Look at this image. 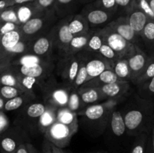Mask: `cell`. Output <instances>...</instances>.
Segmentation results:
<instances>
[{
    "label": "cell",
    "mask_w": 154,
    "mask_h": 153,
    "mask_svg": "<svg viewBox=\"0 0 154 153\" xmlns=\"http://www.w3.org/2000/svg\"><path fill=\"white\" fill-rule=\"evenodd\" d=\"M126 16L132 29L141 37L143 29L149 20L147 15L138 8L132 6Z\"/></svg>",
    "instance_id": "e0dca14e"
},
{
    "label": "cell",
    "mask_w": 154,
    "mask_h": 153,
    "mask_svg": "<svg viewBox=\"0 0 154 153\" xmlns=\"http://www.w3.org/2000/svg\"><path fill=\"white\" fill-rule=\"evenodd\" d=\"M83 106H84V105H83L81 98H80L78 90L72 88L70 92H69V101H68L66 108L77 113L81 108H83Z\"/></svg>",
    "instance_id": "f35d334b"
},
{
    "label": "cell",
    "mask_w": 154,
    "mask_h": 153,
    "mask_svg": "<svg viewBox=\"0 0 154 153\" xmlns=\"http://www.w3.org/2000/svg\"><path fill=\"white\" fill-rule=\"evenodd\" d=\"M5 101L6 100H4V99L0 96V110H4V105Z\"/></svg>",
    "instance_id": "91938a15"
},
{
    "label": "cell",
    "mask_w": 154,
    "mask_h": 153,
    "mask_svg": "<svg viewBox=\"0 0 154 153\" xmlns=\"http://www.w3.org/2000/svg\"><path fill=\"white\" fill-rule=\"evenodd\" d=\"M13 22V23L21 26L17 19L14 5L6 8L0 12V22Z\"/></svg>",
    "instance_id": "60d3db41"
},
{
    "label": "cell",
    "mask_w": 154,
    "mask_h": 153,
    "mask_svg": "<svg viewBox=\"0 0 154 153\" xmlns=\"http://www.w3.org/2000/svg\"><path fill=\"white\" fill-rule=\"evenodd\" d=\"M107 26L109 27L111 30L117 32L120 36H122L129 43L132 44L135 46L141 48L142 50L145 52L142 39L130 26L129 23L128 22L126 15L119 16V17L113 20L107 25Z\"/></svg>",
    "instance_id": "9c48e42d"
},
{
    "label": "cell",
    "mask_w": 154,
    "mask_h": 153,
    "mask_svg": "<svg viewBox=\"0 0 154 153\" xmlns=\"http://www.w3.org/2000/svg\"><path fill=\"white\" fill-rule=\"evenodd\" d=\"M150 134L144 132L135 136L136 139L134 142L131 153H145Z\"/></svg>",
    "instance_id": "74e56055"
},
{
    "label": "cell",
    "mask_w": 154,
    "mask_h": 153,
    "mask_svg": "<svg viewBox=\"0 0 154 153\" xmlns=\"http://www.w3.org/2000/svg\"><path fill=\"white\" fill-rule=\"evenodd\" d=\"M15 10L17 12V19L19 20V22L20 25L25 23L26 21L31 19L36 14L42 11H39L35 5L33 4L32 2L24 3V4H16L14 5Z\"/></svg>",
    "instance_id": "d4e9b609"
},
{
    "label": "cell",
    "mask_w": 154,
    "mask_h": 153,
    "mask_svg": "<svg viewBox=\"0 0 154 153\" xmlns=\"http://www.w3.org/2000/svg\"><path fill=\"white\" fill-rule=\"evenodd\" d=\"M81 14L86 18L90 27H99L105 24L107 26L113 20V17L115 15L112 12L95 7L91 3L87 4Z\"/></svg>",
    "instance_id": "30bf717a"
},
{
    "label": "cell",
    "mask_w": 154,
    "mask_h": 153,
    "mask_svg": "<svg viewBox=\"0 0 154 153\" xmlns=\"http://www.w3.org/2000/svg\"><path fill=\"white\" fill-rule=\"evenodd\" d=\"M81 57L78 52L76 55H69L57 58L55 69L62 83L72 87L79 69Z\"/></svg>",
    "instance_id": "277c9868"
},
{
    "label": "cell",
    "mask_w": 154,
    "mask_h": 153,
    "mask_svg": "<svg viewBox=\"0 0 154 153\" xmlns=\"http://www.w3.org/2000/svg\"><path fill=\"white\" fill-rule=\"evenodd\" d=\"M137 86L138 87V96L154 103V76Z\"/></svg>",
    "instance_id": "e575fe53"
},
{
    "label": "cell",
    "mask_w": 154,
    "mask_h": 153,
    "mask_svg": "<svg viewBox=\"0 0 154 153\" xmlns=\"http://www.w3.org/2000/svg\"><path fill=\"white\" fill-rule=\"evenodd\" d=\"M150 140H151V146H152V150H153V153H154V124L152 128V130L150 134Z\"/></svg>",
    "instance_id": "6f0895ef"
},
{
    "label": "cell",
    "mask_w": 154,
    "mask_h": 153,
    "mask_svg": "<svg viewBox=\"0 0 154 153\" xmlns=\"http://www.w3.org/2000/svg\"><path fill=\"white\" fill-rule=\"evenodd\" d=\"M12 3H13V5H16V4H24V3H28V2H32L34 0H11Z\"/></svg>",
    "instance_id": "11a10c76"
},
{
    "label": "cell",
    "mask_w": 154,
    "mask_h": 153,
    "mask_svg": "<svg viewBox=\"0 0 154 153\" xmlns=\"http://www.w3.org/2000/svg\"><path fill=\"white\" fill-rule=\"evenodd\" d=\"M0 85L17 87V88H20V89H22L23 91L27 92L21 86V84L20 83L16 75L12 73L11 71H10V70H7V69L2 70L0 72Z\"/></svg>",
    "instance_id": "d590c367"
},
{
    "label": "cell",
    "mask_w": 154,
    "mask_h": 153,
    "mask_svg": "<svg viewBox=\"0 0 154 153\" xmlns=\"http://www.w3.org/2000/svg\"><path fill=\"white\" fill-rule=\"evenodd\" d=\"M141 37L145 52L149 56L153 55L154 54V20H148Z\"/></svg>",
    "instance_id": "603a6c76"
},
{
    "label": "cell",
    "mask_w": 154,
    "mask_h": 153,
    "mask_svg": "<svg viewBox=\"0 0 154 153\" xmlns=\"http://www.w3.org/2000/svg\"><path fill=\"white\" fill-rule=\"evenodd\" d=\"M81 112L89 121L99 122L107 116L108 107L105 104H93L84 108Z\"/></svg>",
    "instance_id": "44dd1931"
},
{
    "label": "cell",
    "mask_w": 154,
    "mask_h": 153,
    "mask_svg": "<svg viewBox=\"0 0 154 153\" xmlns=\"http://www.w3.org/2000/svg\"><path fill=\"white\" fill-rule=\"evenodd\" d=\"M78 90L83 105L96 104L99 100L108 99L97 87L92 86H81Z\"/></svg>",
    "instance_id": "ac0fdd59"
},
{
    "label": "cell",
    "mask_w": 154,
    "mask_h": 153,
    "mask_svg": "<svg viewBox=\"0 0 154 153\" xmlns=\"http://www.w3.org/2000/svg\"><path fill=\"white\" fill-rule=\"evenodd\" d=\"M57 121L76 130L78 129V114L66 107L57 109Z\"/></svg>",
    "instance_id": "4316f807"
},
{
    "label": "cell",
    "mask_w": 154,
    "mask_h": 153,
    "mask_svg": "<svg viewBox=\"0 0 154 153\" xmlns=\"http://www.w3.org/2000/svg\"><path fill=\"white\" fill-rule=\"evenodd\" d=\"M29 40L22 39L16 46L7 49L0 48V72L9 66L10 63L18 56L29 53Z\"/></svg>",
    "instance_id": "4fadbf2b"
},
{
    "label": "cell",
    "mask_w": 154,
    "mask_h": 153,
    "mask_svg": "<svg viewBox=\"0 0 154 153\" xmlns=\"http://www.w3.org/2000/svg\"><path fill=\"white\" fill-rule=\"evenodd\" d=\"M112 70L117 76L122 80L130 81L131 71L127 59H119L113 64Z\"/></svg>",
    "instance_id": "836d02e7"
},
{
    "label": "cell",
    "mask_w": 154,
    "mask_h": 153,
    "mask_svg": "<svg viewBox=\"0 0 154 153\" xmlns=\"http://www.w3.org/2000/svg\"><path fill=\"white\" fill-rule=\"evenodd\" d=\"M100 29L103 34L104 43L108 44L117 54L120 59H126L136 49L137 46L129 43L107 26Z\"/></svg>",
    "instance_id": "5b68a950"
},
{
    "label": "cell",
    "mask_w": 154,
    "mask_h": 153,
    "mask_svg": "<svg viewBox=\"0 0 154 153\" xmlns=\"http://www.w3.org/2000/svg\"><path fill=\"white\" fill-rule=\"evenodd\" d=\"M26 92H28L20 89L17 87L0 85V96L5 100L17 97L18 95H20V94Z\"/></svg>",
    "instance_id": "b9f144b4"
},
{
    "label": "cell",
    "mask_w": 154,
    "mask_h": 153,
    "mask_svg": "<svg viewBox=\"0 0 154 153\" xmlns=\"http://www.w3.org/2000/svg\"><path fill=\"white\" fill-rule=\"evenodd\" d=\"M104 44L103 34L100 28L96 30H90V34L88 42L84 50L89 52L97 53L98 51Z\"/></svg>",
    "instance_id": "f546056e"
},
{
    "label": "cell",
    "mask_w": 154,
    "mask_h": 153,
    "mask_svg": "<svg viewBox=\"0 0 154 153\" xmlns=\"http://www.w3.org/2000/svg\"><path fill=\"white\" fill-rule=\"evenodd\" d=\"M90 34V32L87 33V34L73 36L72 40L69 43V47H68L67 52H66V56L76 55L78 52L84 50L87 44Z\"/></svg>",
    "instance_id": "83f0119b"
},
{
    "label": "cell",
    "mask_w": 154,
    "mask_h": 153,
    "mask_svg": "<svg viewBox=\"0 0 154 153\" xmlns=\"http://www.w3.org/2000/svg\"><path fill=\"white\" fill-rule=\"evenodd\" d=\"M52 150H53V153H65V152L63 151L61 148L57 147L56 146L53 145V144H52Z\"/></svg>",
    "instance_id": "680465c9"
},
{
    "label": "cell",
    "mask_w": 154,
    "mask_h": 153,
    "mask_svg": "<svg viewBox=\"0 0 154 153\" xmlns=\"http://www.w3.org/2000/svg\"><path fill=\"white\" fill-rule=\"evenodd\" d=\"M10 153H28V150H27L26 146V143H23L20 145L14 152Z\"/></svg>",
    "instance_id": "f5cc1de1"
},
{
    "label": "cell",
    "mask_w": 154,
    "mask_h": 153,
    "mask_svg": "<svg viewBox=\"0 0 154 153\" xmlns=\"http://www.w3.org/2000/svg\"><path fill=\"white\" fill-rule=\"evenodd\" d=\"M134 0H116L118 10H122L127 14L132 8Z\"/></svg>",
    "instance_id": "c3c4849f"
},
{
    "label": "cell",
    "mask_w": 154,
    "mask_h": 153,
    "mask_svg": "<svg viewBox=\"0 0 154 153\" xmlns=\"http://www.w3.org/2000/svg\"><path fill=\"white\" fill-rule=\"evenodd\" d=\"M154 76V54L150 56V58L141 76L138 78L135 85L139 86Z\"/></svg>",
    "instance_id": "ab89813d"
},
{
    "label": "cell",
    "mask_w": 154,
    "mask_h": 153,
    "mask_svg": "<svg viewBox=\"0 0 154 153\" xmlns=\"http://www.w3.org/2000/svg\"><path fill=\"white\" fill-rule=\"evenodd\" d=\"M94 0H80V2L81 3H87V2H93Z\"/></svg>",
    "instance_id": "6125c7cd"
},
{
    "label": "cell",
    "mask_w": 154,
    "mask_h": 153,
    "mask_svg": "<svg viewBox=\"0 0 154 153\" xmlns=\"http://www.w3.org/2000/svg\"><path fill=\"white\" fill-rule=\"evenodd\" d=\"M46 110V104L42 102H30L23 107V113L27 119L38 121L41 116Z\"/></svg>",
    "instance_id": "f1b7e54d"
},
{
    "label": "cell",
    "mask_w": 154,
    "mask_h": 153,
    "mask_svg": "<svg viewBox=\"0 0 154 153\" xmlns=\"http://www.w3.org/2000/svg\"><path fill=\"white\" fill-rule=\"evenodd\" d=\"M85 52H87V54L84 55L83 51H81L84 57V59H85V66L87 74V82L97 77L106 69H112L111 64L107 60L102 58L100 55L96 53L97 55H93L92 56H89L87 51Z\"/></svg>",
    "instance_id": "5bb4252c"
},
{
    "label": "cell",
    "mask_w": 154,
    "mask_h": 153,
    "mask_svg": "<svg viewBox=\"0 0 154 153\" xmlns=\"http://www.w3.org/2000/svg\"><path fill=\"white\" fill-rule=\"evenodd\" d=\"M149 58L150 56L138 46L135 50L126 58L131 71L130 82L134 84L135 83L138 78L144 71Z\"/></svg>",
    "instance_id": "7c38bea8"
},
{
    "label": "cell",
    "mask_w": 154,
    "mask_h": 153,
    "mask_svg": "<svg viewBox=\"0 0 154 153\" xmlns=\"http://www.w3.org/2000/svg\"><path fill=\"white\" fill-rule=\"evenodd\" d=\"M145 153H153V150H152V146H151V140H150V136H149L148 141H147V148H146Z\"/></svg>",
    "instance_id": "9f6ffc18"
},
{
    "label": "cell",
    "mask_w": 154,
    "mask_h": 153,
    "mask_svg": "<svg viewBox=\"0 0 154 153\" xmlns=\"http://www.w3.org/2000/svg\"><path fill=\"white\" fill-rule=\"evenodd\" d=\"M29 53L43 58L54 59L53 56V38L51 29L46 34H42L30 41Z\"/></svg>",
    "instance_id": "8fae6325"
},
{
    "label": "cell",
    "mask_w": 154,
    "mask_h": 153,
    "mask_svg": "<svg viewBox=\"0 0 154 153\" xmlns=\"http://www.w3.org/2000/svg\"><path fill=\"white\" fill-rule=\"evenodd\" d=\"M111 128L114 134L121 136L126 132L124 118L120 111H114L111 115Z\"/></svg>",
    "instance_id": "1f68e13d"
},
{
    "label": "cell",
    "mask_w": 154,
    "mask_h": 153,
    "mask_svg": "<svg viewBox=\"0 0 154 153\" xmlns=\"http://www.w3.org/2000/svg\"><path fill=\"white\" fill-rule=\"evenodd\" d=\"M69 17L70 15L63 17L51 28L54 58V56H57V59L66 56L69 43L73 38V34L69 28Z\"/></svg>",
    "instance_id": "3957f363"
},
{
    "label": "cell",
    "mask_w": 154,
    "mask_h": 153,
    "mask_svg": "<svg viewBox=\"0 0 154 153\" xmlns=\"http://www.w3.org/2000/svg\"><path fill=\"white\" fill-rule=\"evenodd\" d=\"M97 53L99 54V55H100L102 58H105V60H107V61L111 64V67H112L113 64H114L115 62H117V60L120 59V58H119V56H117V54L105 43H104L103 44H102V46H101V48L99 49V50L98 51Z\"/></svg>",
    "instance_id": "7bdbcfd3"
},
{
    "label": "cell",
    "mask_w": 154,
    "mask_h": 153,
    "mask_svg": "<svg viewBox=\"0 0 154 153\" xmlns=\"http://www.w3.org/2000/svg\"><path fill=\"white\" fill-rule=\"evenodd\" d=\"M57 18L54 9L38 13L20 26V30L23 38L31 41L48 33L54 26Z\"/></svg>",
    "instance_id": "7a4b0ae2"
},
{
    "label": "cell",
    "mask_w": 154,
    "mask_h": 153,
    "mask_svg": "<svg viewBox=\"0 0 154 153\" xmlns=\"http://www.w3.org/2000/svg\"><path fill=\"white\" fill-rule=\"evenodd\" d=\"M80 0H56L54 10L57 17L71 15V11L76 7Z\"/></svg>",
    "instance_id": "4dcf8cb0"
},
{
    "label": "cell",
    "mask_w": 154,
    "mask_h": 153,
    "mask_svg": "<svg viewBox=\"0 0 154 153\" xmlns=\"http://www.w3.org/2000/svg\"><path fill=\"white\" fill-rule=\"evenodd\" d=\"M22 39L23 38L20 29L9 32L2 35L0 48L7 49V48L13 47L16 46Z\"/></svg>",
    "instance_id": "d6a6232c"
},
{
    "label": "cell",
    "mask_w": 154,
    "mask_h": 153,
    "mask_svg": "<svg viewBox=\"0 0 154 153\" xmlns=\"http://www.w3.org/2000/svg\"><path fill=\"white\" fill-rule=\"evenodd\" d=\"M58 108L46 104V110L38 121V128L43 134L57 121V111Z\"/></svg>",
    "instance_id": "ffe728a7"
},
{
    "label": "cell",
    "mask_w": 154,
    "mask_h": 153,
    "mask_svg": "<svg viewBox=\"0 0 154 153\" xmlns=\"http://www.w3.org/2000/svg\"><path fill=\"white\" fill-rule=\"evenodd\" d=\"M35 98V94L31 92H26L23 94L7 100L4 105V110L13 111L15 110L24 107L26 105L32 101Z\"/></svg>",
    "instance_id": "cb8c5ba5"
},
{
    "label": "cell",
    "mask_w": 154,
    "mask_h": 153,
    "mask_svg": "<svg viewBox=\"0 0 154 153\" xmlns=\"http://www.w3.org/2000/svg\"><path fill=\"white\" fill-rule=\"evenodd\" d=\"M79 53L81 55V60L77 76L72 86V88H74V89H78L79 88H81L87 80V74L85 66V59H84V57L83 56L82 52H80Z\"/></svg>",
    "instance_id": "8d00e7d4"
},
{
    "label": "cell",
    "mask_w": 154,
    "mask_h": 153,
    "mask_svg": "<svg viewBox=\"0 0 154 153\" xmlns=\"http://www.w3.org/2000/svg\"><path fill=\"white\" fill-rule=\"evenodd\" d=\"M118 76L116 75L112 69H106L104 70L101 74H99L97 77L87 81L82 86H92L96 87L98 86L102 85V84H108L117 82L121 81Z\"/></svg>",
    "instance_id": "484cf974"
},
{
    "label": "cell",
    "mask_w": 154,
    "mask_h": 153,
    "mask_svg": "<svg viewBox=\"0 0 154 153\" xmlns=\"http://www.w3.org/2000/svg\"><path fill=\"white\" fill-rule=\"evenodd\" d=\"M132 6H135V7L138 8V9L142 10L147 15L149 20H154V13L152 9L150 8L147 0H134Z\"/></svg>",
    "instance_id": "f6af8a7d"
},
{
    "label": "cell",
    "mask_w": 154,
    "mask_h": 153,
    "mask_svg": "<svg viewBox=\"0 0 154 153\" xmlns=\"http://www.w3.org/2000/svg\"><path fill=\"white\" fill-rule=\"evenodd\" d=\"M96 87L107 98H116L127 94L130 84L129 81L121 80L113 83L102 84Z\"/></svg>",
    "instance_id": "2e32d148"
},
{
    "label": "cell",
    "mask_w": 154,
    "mask_h": 153,
    "mask_svg": "<svg viewBox=\"0 0 154 153\" xmlns=\"http://www.w3.org/2000/svg\"><path fill=\"white\" fill-rule=\"evenodd\" d=\"M5 69L14 74L32 76L44 81H50L52 80V75L55 69V63L54 62H51L32 66H8Z\"/></svg>",
    "instance_id": "8992f818"
},
{
    "label": "cell",
    "mask_w": 154,
    "mask_h": 153,
    "mask_svg": "<svg viewBox=\"0 0 154 153\" xmlns=\"http://www.w3.org/2000/svg\"><path fill=\"white\" fill-rule=\"evenodd\" d=\"M123 116L129 134L150 133L154 124V103L135 95Z\"/></svg>",
    "instance_id": "6da1fadb"
},
{
    "label": "cell",
    "mask_w": 154,
    "mask_h": 153,
    "mask_svg": "<svg viewBox=\"0 0 154 153\" xmlns=\"http://www.w3.org/2000/svg\"><path fill=\"white\" fill-rule=\"evenodd\" d=\"M91 4L95 7L114 14L119 10L116 0H94Z\"/></svg>",
    "instance_id": "ee69618b"
},
{
    "label": "cell",
    "mask_w": 154,
    "mask_h": 153,
    "mask_svg": "<svg viewBox=\"0 0 154 153\" xmlns=\"http://www.w3.org/2000/svg\"><path fill=\"white\" fill-rule=\"evenodd\" d=\"M9 127V120L3 110H0V134L5 131Z\"/></svg>",
    "instance_id": "681fc988"
},
{
    "label": "cell",
    "mask_w": 154,
    "mask_h": 153,
    "mask_svg": "<svg viewBox=\"0 0 154 153\" xmlns=\"http://www.w3.org/2000/svg\"><path fill=\"white\" fill-rule=\"evenodd\" d=\"M51 62L54 61L53 59L43 58L31 53H26L16 57L10 63L9 66H32L35 64Z\"/></svg>",
    "instance_id": "7402d4cb"
},
{
    "label": "cell",
    "mask_w": 154,
    "mask_h": 153,
    "mask_svg": "<svg viewBox=\"0 0 154 153\" xmlns=\"http://www.w3.org/2000/svg\"><path fill=\"white\" fill-rule=\"evenodd\" d=\"M26 146L27 150H28V153H39L38 150L33 146L32 144H31L30 142H26Z\"/></svg>",
    "instance_id": "db71d44e"
},
{
    "label": "cell",
    "mask_w": 154,
    "mask_h": 153,
    "mask_svg": "<svg viewBox=\"0 0 154 153\" xmlns=\"http://www.w3.org/2000/svg\"><path fill=\"white\" fill-rule=\"evenodd\" d=\"M1 38H2V35L0 34V44H1Z\"/></svg>",
    "instance_id": "be15d7a7"
},
{
    "label": "cell",
    "mask_w": 154,
    "mask_h": 153,
    "mask_svg": "<svg viewBox=\"0 0 154 153\" xmlns=\"http://www.w3.org/2000/svg\"><path fill=\"white\" fill-rule=\"evenodd\" d=\"M20 129L17 130L8 128L0 134V151L1 153H10L14 152L20 145L27 142L24 140L23 134H20Z\"/></svg>",
    "instance_id": "9a60e30c"
},
{
    "label": "cell",
    "mask_w": 154,
    "mask_h": 153,
    "mask_svg": "<svg viewBox=\"0 0 154 153\" xmlns=\"http://www.w3.org/2000/svg\"><path fill=\"white\" fill-rule=\"evenodd\" d=\"M13 6L11 0H0V12L8 7Z\"/></svg>",
    "instance_id": "816d5d0a"
},
{
    "label": "cell",
    "mask_w": 154,
    "mask_h": 153,
    "mask_svg": "<svg viewBox=\"0 0 154 153\" xmlns=\"http://www.w3.org/2000/svg\"><path fill=\"white\" fill-rule=\"evenodd\" d=\"M147 2H148L150 8L152 9V10H153L154 13V0H147Z\"/></svg>",
    "instance_id": "94428289"
},
{
    "label": "cell",
    "mask_w": 154,
    "mask_h": 153,
    "mask_svg": "<svg viewBox=\"0 0 154 153\" xmlns=\"http://www.w3.org/2000/svg\"><path fill=\"white\" fill-rule=\"evenodd\" d=\"M78 130L56 121L44 134L45 139L59 148H64L70 142Z\"/></svg>",
    "instance_id": "52a82bcc"
},
{
    "label": "cell",
    "mask_w": 154,
    "mask_h": 153,
    "mask_svg": "<svg viewBox=\"0 0 154 153\" xmlns=\"http://www.w3.org/2000/svg\"><path fill=\"white\" fill-rule=\"evenodd\" d=\"M20 26L13 23V22H0V34L3 35L4 34L9 32L20 29Z\"/></svg>",
    "instance_id": "7dc6e473"
},
{
    "label": "cell",
    "mask_w": 154,
    "mask_h": 153,
    "mask_svg": "<svg viewBox=\"0 0 154 153\" xmlns=\"http://www.w3.org/2000/svg\"><path fill=\"white\" fill-rule=\"evenodd\" d=\"M71 88L72 87L63 83L61 85H57L52 80L43 91L46 98V104L52 105L58 109L66 107Z\"/></svg>",
    "instance_id": "ba28073f"
},
{
    "label": "cell",
    "mask_w": 154,
    "mask_h": 153,
    "mask_svg": "<svg viewBox=\"0 0 154 153\" xmlns=\"http://www.w3.org/2000/svg\"><path fill=\"white\" fill-rule=\"evenodd\" d=\"M55 2L56 0H34L32 3L39 11H45L54 9Z\"/></svg>",
    "instance_id": "bcb514c9"
},
{
    "label": "cell",
    "mask_w": 154,
    "mask_h": 153,
    "mask_svg": "<svg viewBox=\"0 0 154 153\" xmlns=\"http://www.w3.org/2000/svg\"><path fill=\"white\" fill-rule=\"evenodd\" d=\"M42 153H53L52 143L46 139L42 145Z\"/></svg>",
    "instance_id": "f907efd6"
},
{
    "label": "cell",
    "mask_w": 154,
    "mask_h": 153,
    "mask_svg": "<svg viewBox=\"0 0 154 153\" xmlns=\"http://www.w3.org/2000/svg\"><path fill=\"white\" fill-rule=\"evenodd\" d=\"M69 28L73 36L87 34L90 31L89 22L81 14L70 15Z\"/></svg>",
    "instance_id": "d6986e66"
}]
</instances>
